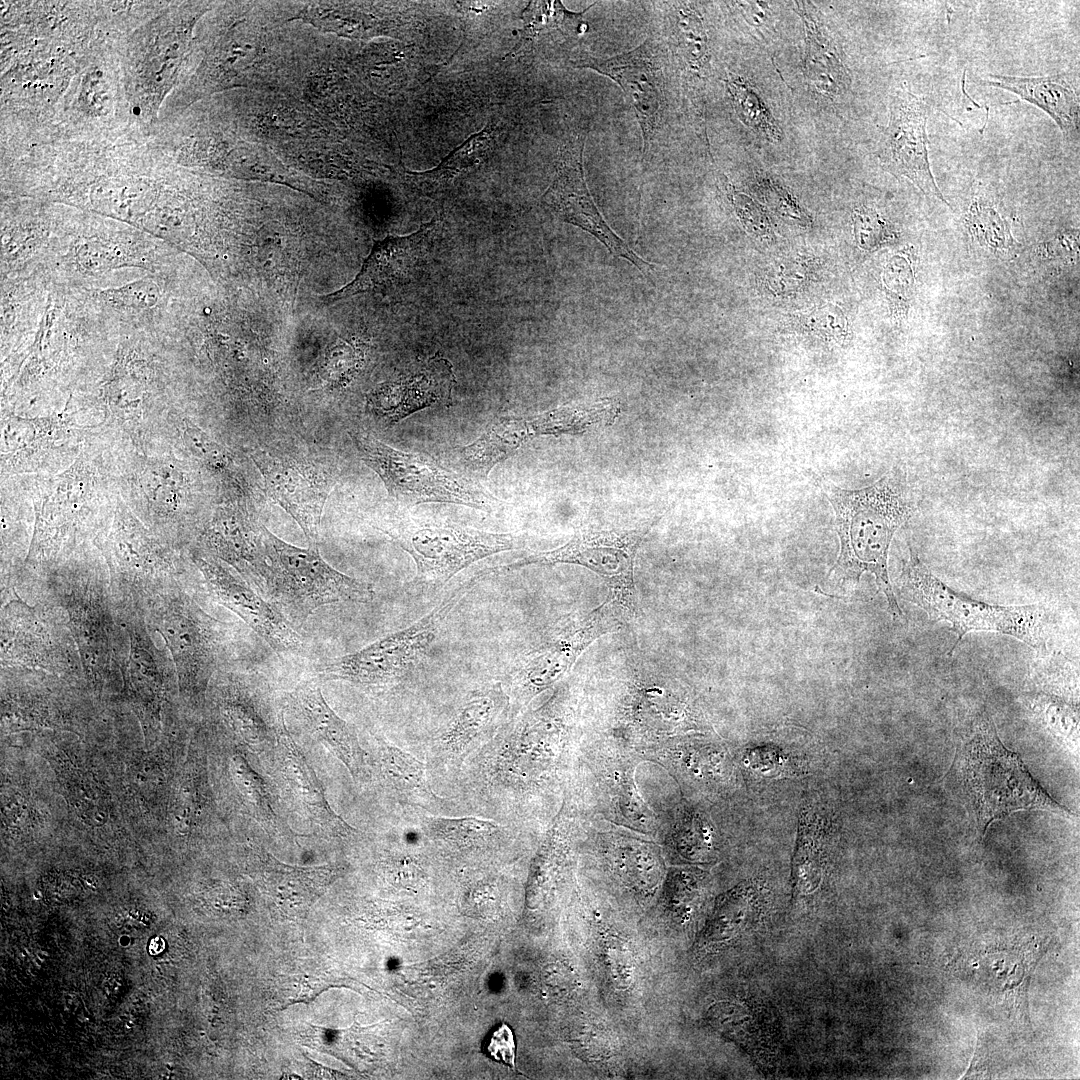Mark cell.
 <instances>
[{"label": "cell", "mask_w": 1080, "mask_h": 1080, "mask_svg": "<svg viewBox=\"0 0 1080 1080\" xmlns=\"http://www.w3.org/2000/svg\"><path fill=\"white\" fill-rule=\"evenodd\" d=\"M944 782L962 802L980 836L993 822L1018 811L1075 815L1049 795L1019 754L1003 745L985 708L966 726Z\"/></svg>", "instance_id": "1"}, {"label": "cell", "mask_w": 1080, "mask_h": 1080, "mask_svg": "<svg viewBox=\"0 0 1080 1080\" xmlns=\"http://www.w3.org/2000/svg\"><path fill=\"white\" fill-rule=\"evenodd\" d=\"M828 499L840 540L838 566L858 582L868 572L885 595L893 619L902 617L888 573V553L895 532L914 514L915 504L891 474L855 490L834 488Z\"/></svg>", "instance_id": "2"}, {"label": "cell", "mask_w": 1080, "mask_h": 1080, "mask_svg": "<svg viewBox=\"0 0 1080 1080\" xmlns=\"http://www.w3.org/2000/svg\"><path fill=\"white\" fill-rule=\"evenodd\" d=\"M259 575L265 594L293 624H302L318 608L335 603H370L371 583L350 577L329 565L318 545H292L262 523L257 534Z\"/></svg>", "instance_id": "3"}, {"label": "cell", "mask_w": 1080, "mask_h": 1080, "mask_svg": "<svg viewBox=\"0 0 1080 1080\" xmlns=\"http://www.w3.org/2000/svg\"><path fill=\"white\" fill-rule=\"evenodd\" d=\"M897 584L900 595L921 608L931 621L951 624L956 640L947 652L949 656L972 631L998 632L1040 653L1046 651L1047 613L1042 605H998L973 599L940 580L913 550Z\"/></svg>", "instance_id": "4"}, {"label": "cell", "mask_w": 1080, "mask_h": 1080, "mask_svg": "<svg viewBox=\"0 0 1080 1080\" xmlns=\"http://www.w3.org/2000/svg\"><path fill=\"white\" fill-rule=\"evenodd\" d=\"M384 532L413 559V585L436 592L457 573L491 555L519 547L510 533H496L454 522L403 517Z\"/></svg>", "instance_id": "5"}, {"label": "cell", "mask_w": 1080, "mask_h": 1080, "mask_svg": "<svg viewBox=\"0 0 1080 1080\" xmlns=\"http://www.w3.org/2000/svg\"><path fill=\"white\" fill-rule=\"evenodd\" d=\"M349 434L360 459L380 477L388 494L404 504L443 502L486 512L496 507V498L476 482L430 456L395 449L361 430Z\"/></svg>", "instance_id": "6"}, {"label": "cell", "mask_w": 1080, "mask_h": 1080, "mask_svg": "<svg viewBox=\"0 0 1080 1080\" xmlns=\"http://www.w3.org/2000/svg\"><path fill=\"white\" fill-rule=\"evenodd\" d=\"M472 585L473 580L463 583L408 627L355 652L325 660L319 664V673L371 688L387 687L405 680L428 653L445 619Z\"/></svg>", "instance_id": "7"}, {"label": "cell", "mask_w": 1080, "mask_h": 1080, "mask_svg": "<svg viewBox=\"0 0 1080 1080\" xmlns=\"http://www.w3.org/2000/svg\"><path fill=\"white\" fill-rule=\"evenodd\" d=\"M608 604L582 618L560 620L515 658L503 685L510 701V718L566 675L595 639L615 630L617 620L608 615Z\"/></svg>", "instance_id": "8"}, {"label": "cell", "mask_w": 1080, "mask_h": 1080, "mask_svg": "<svg viewBox=\"0 0 1080 1080\" xmlns=\"http://www.w3.org/2000/svg\"><path fill=\"white\" fill-rule=\"evenodd\" d=\"M648 530L646 527L629 531H580L563 546L527 555L498 569L511 570L532 564L580 565L603 578L612 593L611 599L628 612L636 614L638 597L634 563L637 550Z\"/></svg>", "instance_id": "9"}, {"label": "cell", "mask_w": 1080, "mask_h": 1080, "mask_svg": "<svg viewBox=\"0 0 1080 1080\" xmlns=\"http://www.w3.org/2000/svg\"><path fill=\"white\" fill-rule=\"evenodd\" d=\"M509 718L510 701L502 683L468 692L432 734L426 768L459 774L466 760L492 740Z\"/></svg>", "instance_id": "10"}, {"label": "cell", "mask_w": 1080, "mask_h": 1080, "mask_svg": "<svg viewBox=\"0 0 1080 1080\" xmlns=\"http://www.w3.org/2000/svg\"><path fill=\"white\" fill-rule=\"evenodd\" d=\"M267 496L299 525L309 545H318L321 518L334 476L323 460L255 450Z\"/></svg>", "instance_id": "11"}, {"label": "cell", "mask_w": 1080, "mask_h": 1080, "mask_svg": "<svg viewBox=\"0 0 1080 1080\" xmlns=\"http://www.w3.org/2000/svg\"><path fill=\"white\" fill-rule=\"evenodd\" d=\"M158 630L170 649L182 683L191 689L205 683L225 650L227 634L221 623L187 594L174 589L161 605Z\"/></svg>", "instance_id": "12"}, {"label": "cell", "mask_w": 1080, "mask_h": 1080, "mask_svg": "<svg viewBox=\"0 0 1080 1080\" xmlns=\"http://www.w3.org/2000/svg\"><path fill=\"white\" fill-rule=\"evenodd\" d=\"M664 53L658 41L647 38L636 48L608 58L584 55L576 66L613 80L635 112L643 139V157L660 129L666 109Z\"/></svg>", "instance_id": "13"}, {"label": "cell", "mask_w": 1080, "mask_h": 1080, "mask_svg": "<svg viewBox=\"0 0 1080 1080\" xmlns=\"http://www.w3.org/2000/svg\"><path fill=\"white\" fill-rule=\"evenodd\" d=\"M585 138L586 133L580 132L563 147L555 176L542 195V203L560 220L591 234L615 257L628 260L648 274L654 265L639 257L611 229L589 192L583 170Z\"/></svg>", "instance_id": "14"}, {"label": "cell", "mask_w": 1080, "mask_h": 1080, "mask_svg": "<svg viewBox=\"0 0 1080 1080\" xmlns=\"http://www.w3.org/2000/svg\"><path fill=\"white\" fill-rule=\"evenodd\" d=\"M928 106L903 85L890 104L888 125L883 128L877 151L883 168L908 178L923 194L951 207L933 177L926 131Z\"/></svg>", "instance_id": "15"}, {"label": "cell", "mask_w": 1080, "mask_h": 1080, "mask_svg": "<svg viewBox=\"0 0 1080 1080\" xmlns=\"http://www.w3.org/2000/svg\"><path fill=\"white\" fill-rule=\"evenodd\" d=\"M193 560L217 601L242 619L276 653L300 654L304 651L303 638L293 624L250 584L207 557L195 555Z\"/></svg>", "instance_id": "16"}, {"label": "cell", "mask_w": 1080, "mask_h": 1080, "mask_svg": "<svg viewBox=\"0 0 1080 1080\" xmlns=\"http://www.w3.org/2000/svg\"><path fill=\"white\" fill-rule=\"evenodd\" d=\"M455 381L452 364L436 354L374 388L366 407L383 425L392 426L424 408L448 405Z\"/></svg>", "instance_id": "17"}, {"label": "cell", "mask_w": 1080, "mask_h": 1080, "mask_svg": "<svg viewBox=\"0 0 1080 1080\" xmlns=\"http://www.w3.org/2000/svg\"><path fill=\"white\" fill-rule=\"evenodd\" d=\"M1043 654L1031 667L1023 702L1051 734L1075 742L1079 732L1077 669L1061 653Z\"/></svg>", "instance_id": "18"}, {"label": "cell", "mask_w": 1080, "mask_h": 1080, "mask_svg": "<svg viewBox=\"0 0 1080 1080\" xmlns=\"http://www.w3.org/2000/svg\"><path fill=\"white\" fill-rule=\"evenodd\" d=\"M439 224V218L434 217L409 235L377 242L358 276L338 293V297L409 283L426 260Z\"/></svg>", "instance_id": "19"}, {"label": "cell", "mask_w": 1080, "mask_h": 1080, "mask_svg": "<svg viewBox=\"0 0 1080 1080\" xmlns=\"http://www.w3.org/2000/svg\"><path fill=\"white\" fill-rule=\"evenodd\" d=\"M976 82L1016 94L1048 114L1059 127L1063 139L1078 147L1080 97L1078 71L1041 77H1016L989 73Z\"/></svg>", "instance_id": "20"}, {"label": "cell", "mask_w": 1080, "mask_h": 1080, "mask_svg": "<svg viewBox=\"0 0 1080 1080\" xmlns=\"http://www.w3.org/2000/svg\"><path fill=\"white\" fill-rule=\"evenodd\" d=\"M296 718L345 765L358 781L370 778V764L354 728L326 702L314 683H303L289 695Z\"/></svg>", "instance_id": "21"}, {"label": "cell", "mask_w": 1080, "mask_h": 1080, "mask_svg": "<svg viewBox=\"0 0 1080 1080\" xmlns=\"http://www.w3.org/2000/svg\"><path fill=\"white\" fill-rule=\"evenodd\" d=\"M256 879L280 913L301 917L334 881L330 866L300 867L282 863L262 848H253Z\"/></svg>", "instance_id": "22"}, {"label": "cell", "mask_w": 1080, "mask_h": 1080, "mask_svg": "<svg viewBox=\"0 0 1080 1080\" xmlns=\"http://www.w3.org/2000/svg\"><path fill=\"white\" fill-rule=\"evenodd\" d=\"M92 479L87 466L77 462L48 484L36 511V548L51 547L76 529L91 498Z\"/></svg>", "instance_id": "23"}, {"label": "cell", "mask_w": 1080, "mask_h": 1080, "mask_svg": "<svg viewBox=\"0 0 1080 1080\" xmlns=\"http://www.w3.org/2000/svg\"><path fill=\"white\" fill-rule=\"evenodd\" d=\"M104 545L111 568L132 581L153 579L171 569L158 542L125 505H118Z\"/></svg>", "instance_id": "24"}, {"label": "cell", "mask_w": 1080, "mask_h": 1080, "mask_svg": "<svg viewBox=\"0 0 1080 1080\" xmlns=\"http://www.w3.org/2000/svg\"><path fill=\"white\" fill-rule=\"evenodd\" d=\"M241 514L219 510L203 532L206 546L232 565L248 584L261 588L257 534L259 525Z\"/></svg>", "instance_id": "25"}, {"label": "cell", "mask_w": 1080, "mask_h": 1080, "mask_svg": "<svg viewBox=\"0 0 1080 1080\" xmlns=\"http://www.w3.org/2000/svg\"><path fill=\"white\" fill-rule=\"evenodd\" d=\"M279 752L282 772L293 795L309 817L335 835L354 836L357 831L333 812L313 769L286 729L279 735Z\"/></svg>", "instance_id": "26"}, {"label": "cell", "mask_w": 1080, "mask_h": 1080, "mask_svg": "<svg viewBox=\"0 0 1080 1080\" xmlns=\"http://www.w3.org/2000/svg\"><path fill=\"white\" fill-rule=\"evenodd\" d=\"M378 765L388 785L408 804L428 814L443 815L448 799L438 796L428 783L426 764L392 745L378 751Z\"/></svg>", "instance_id": "27"}, {"label": "cell", "mask_w": 1080, "mask_h": 1080, "mask_svg": "<svg viewBox=\"0 0 1080 1080\" xmlns=\"http://www.w3.org/2000/svg\"><path fill=\"white\" fill-rule=\"evenodd\" d=\"M806 30L805 75L810 89L833 100L850 84L846 67L826 30L805 8L801 10Z\"/></svg>", "instance_id": "28"}, {"label": "cell", "mask_w": 1080, "mask_h": 1080, "mask_svg": "<svg viewBox=\"0 0 1080 1080\" xmlns=\"http://www.w3.org/2000/svg\"><path fill=\"white\" fill-rule=\"evenodd\" d=\"M496 125L489 123L454 148L436 167L422 172L407 171L408 183L425 194L437 192L486 159L495 139Z\"/></svg>", "instance_id": "29"}, {"label": "cell", "mask_w": 1080, "mask_h": 1080, "mask_svg": "<svg viewBox=\"0 0 1080 1080\" xmlns=\"http://www.w3.org/2000/svg\"><path fill=\"white\" fill-rule=\"evenodd\" d=\"M419 828L429 840L457 849L494 845L507 836L495 820L475 816L424 814L420 817Z\"/></svg>", "instance_id": "30"}, {"label": "cell", "mask_w": 1080, "mask_h": 1080, "mask_svg": "<svg viewBox=\"0 0 1080 1080\" xmlns=\"http://www.w3.org/2000/svg\"><path fill=\"white\" fill-rule=\"evenodd\" d=\"M133 478L137 493L154 514L172 516L180 510L187 480L174 463L157 460L144 463Z\"/></svg>", "instance_id": "31"}, {"label": "cell", "mask_w": 1080, "mask_h": 1080, "mask_svg": "<svg viewBox=\"0 0 1080 1080\" xmlns=\"http://www.w3.org/2000/svg\"><path fill=\"white\" fill-rule=\"evenodd\" d=\"M584 11L568 10L561 1H531L522 11L523 22L517 45L506 55L514 56L532 44L547 29H558L564 36H580L588 30Z\"/></svg>", "instance_id": "32"}, {"label": "cell", "mask_w": 1080, "mask_h": 1080, "mask_svg": "<svg viewBox=\"0 0 1080 1080\" xmlns=\"http://www.w3.org/2000/svg\"><path fill=\"white\" fill-rule=\"evenodd\" d=\"M150 369L144 360L123 355L107 383V400L113 413L123 420L139 418L148 393Z\"/></svg>", "instance_id": "33"}, {"label": "cell", "mask_w": 1080, "mask_h": 1080, "mask_svg": "<svg viewBox=\"0 0 1080 1080\" xmlns=\"http://www.w3.org/2000/svg\"><path fill=\"white\" fill-rule=\"evenodd\" d=\"M59 430L60 421L53 418L23 419L10 416L4 423L2 454L10 464H20L52 444Z\"/></svg>", "instance_id": "34"}, {"label": "cell", "mask_w": 1080, "mask_h": 1080, "mask_svg": "<svg viewBox=\"0 0 1080 1080\" xmlns=\"http://www.w3.org/2000/svg\"><path fill=\"white\" fill-rule=\"evenodd\" d=\"M970 233L983 245L998 251H1008L1018 243L1013 239L1009 224L982 195L971 201L965 216Z\"/></svg>", "instance_id": "35"}, {"label": "cell", "mask_w": 1080, "mask_h": 1080, "mask_svg": "<svg viewBox=\"0 0 1080 1080\" xmlns=\"http://www.w3.org/2000/svg\"><path fill=\"white\" fill-rule=\"evenodd\" d=\"M727 88L739 118L755 133L769 141H778L781 131L760 96L745 81L731 79Z\"/></svg>", "instance_id": "36"}, {"label": "cell", "mask_w": 1080, "mask_h": 1080, "mask_svg": "<svg viewBox=\"0 0 1080 1080\" xmlns=\"http://www.w3.org/2000/svg\"><path fill=\"white\" fill-rule=\"evenodd\" d=\"M675 35L678 50L693 70L703 69L708 62L707 37L702 21L696 11L688 6H678Z\"/></svg>", "instance_id": "37"}, {"label": "cell", "mask_w": 1080, "mask_h": 1080, "mask_svg": "<svg viewBox=\"0 0 1080 1080\" xmlns=\"http://www.w3.org/2000/svg\"><path fill=\"white\" fill-rule=\"evenodd\" d=\"M100 296L117 309L139 312L157 306L160 289L155 279L144 278L116 289L103 291Z\"/></svg>", "instance_id": "38"}, {"label": "cell", "mask_w": 1080, "mask_h": 1080, "mask_svg": "<svg viewBox=\"0 0 1080 1080\" xmlns=\"http://www.w3.org/2000/svg\"><path fill=\"white\" fill-rule=\"evenodd\" d=\"M183 441L188 450L206 466L215 471H226L231 464L229 452L210 438L199 427L188 422L183 431Z\"/></svg>", "instance_id": "39"}, {"label": "cell", "mask_w": 1080, "mask_h": 1080, "mask_svg": "<svg viewBox=\"0 0 1080 1080\" xmlns=\"http://www.w3.org/2000/svg\"><path fill=\"white\" fill-rule=\"evenodd\" d=\"M812 836H803L795 860V887L801 894L814 891L821 877V852Z\"/></svg>", "instance_id": "40"}, {"label": "cell", "mask_w": 1080, "mask_h": 1080, "mask_svg": "<svg viewBox=\"0 0 1080 1080\" xmlns=\"http://www.w3.org/2000/svg\"><path fill=\"white\" fill-rule=\"evenodd\" d=\"M362 360L363 352L360 347L347 343L335 346L327 355V378L337 384L348 382L358 372Z\"/></svg>", "instance_id": "41"}, {"label": "cell", "mask_w": 1080, "mask_h": 1080, "mask_svg": "<svg viewBox=\"0 0 1080 1080\" xmlns=\"http://www.w3.org/2000/svg\"><path fill=\"white\" fill-rule=\"evenodd\" d=\"M853 221L861 244H875L881 241L880 236H883L887 229L884 220L868 208L857 209L853 214Z\"/></svg>", "instance_id": "42"}, {"label": "cell", "mask_w": 1080, "mask_h": 1080, "mask_svg": "<svg viewBox=\"0 0 1080 1080\" xmlns=\"http://www.w3.org/2000/svg\"><path fill=\"white\" fill-rule=\"evenodd\" d=\"M486 1049L495 1061L510 1067L515 1066L516 1045L513 1032L508 1025L501 1024L492 1032Z\"/></svg>", "instance_id": "43"}, {"label": "cell", "mask_w": 1080, "mask_h": 1080, "mask_svg": "<svg viewBox=\"0 0 1080 1080\" xmlns=\"http://www.w3.org/2000/svg\"><path fill=\"white\" fill-rule=\"evenodd\" d=\"M607 956V962L611 965L614 978L623 985L628 984L630 981L631 967L630 960L628 956H626L625 950L616 946L614 950L611 948L609 949Z\"/></svg>", "instance_id": "44"}]
</instances>
